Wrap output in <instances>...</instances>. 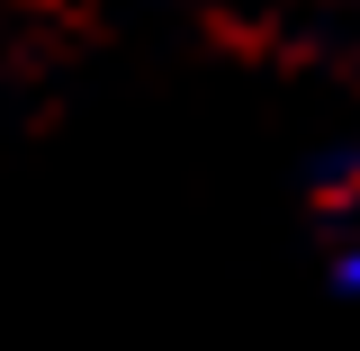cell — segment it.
<instances>
[{
	"mask_svg": "<svg viewBox=\"0 0 360 351\" xmlns=\"http://www.w3.org/2000/svg\"><path fill=\"white\" fill-rule=\"evenodd\" d=\"M324 270H333V288L360 298V189L342 180L333 189V225H324Z\"/></svg>",
	"mask_w": 360,
	"mask_h": 351,
	"instance_id": "obj_1",
	"label": "cell"
}]
</instances>
